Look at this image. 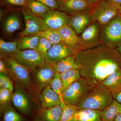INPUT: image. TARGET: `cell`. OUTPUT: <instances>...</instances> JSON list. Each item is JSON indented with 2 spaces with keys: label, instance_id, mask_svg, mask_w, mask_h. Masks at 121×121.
Masks as SVG:
<instances>
[{
  "label": "cell",
  "instance_id": "1",
  "mask_svg": "<svg viewBox=\"0 0 121 121\" xmlns=\"http://www.w3.org/2000/svg\"><path fill=\"white\" fill-rule=\"evenodd\" d=\"M75 61L81 78L94 84L121 68V56L117 49L102 45L77 52Z\"/></svg>",
  "mask_w": 121,
  "mask_h": 121
},
{
  "label": "cell",
  "instance_id": "2",
  "mask_svg": "<svg viewBox=\"0 0 121 121\" xmlns=\"http://www.w3.org/2000/svg\"><path fill=\"white\" fill-rule=\"evenodd\" d=\"M113 99L110 91L101 83L95 84L76 106L77 109L102 111L109 105Z\"/></svg>",
  "mask_w": 121,
  "mask_h": 121
},
{
  "label": "cell",
  "instance_id": "3",
  "mask_svg": "<svg viewBox=\"0 0 121 121\" xmlns=\"http://www.w3.org/2000/svg\"><path fill=\"white\" fill-rule=\"evenodd\" d=\"M7 66L8 75L23 89L35 94L37 93L30 76V71L12 57L1 58Z\"/></svg>",
  "mask_w": 121,
  "mask_h": 121
},
{
  "label": "cell",
  "instance_id": "4",
  "mask_svg": "<svg viewBox=\"0 0 121 121\" xmlns=\"http://www.w3.org/2000/svg\"><path fill=\"white\" fill-rule=\"evenodd\" d=\"M102 45L116 49L121 43V15H117L102 26L100 35Z\"/></svg>",
  "mask_w": 121,
  "mask_h": 121
},
{
  "label": "cell",
  "instance_id": "5",
  "mask_svg": "<svg viewBox=\"0 0 121 121\" xmlns=\"http://www.w3.org/2000/svg\"><path fill=\"white\" fill-rule=\"evenodd\" d=\"M120 6L105 0H101L93 5L91 11L93 22L102 26L119 14Z\"/></svg>",
  "mask_w": 121,
  "mask_h": 121
},
{
  "label": "cell",
  "instance_id": "6",
  "mask_svg": "<svg viewBox=\"0 0 121 121\" xmlns=\"http://www.w3.org/2000/svg\"><path fill=\"white\" fill-rule=\"evenodd\" d=\"M95 84L80 78L64 91L62 95L63 102L66 104L76 106Z\"/></svg>",
  "mask_w": 121,
  "mask_h": 121
},
{
  "label": "cell",
  "instance_id": "7",
  "mask_svg": "<svg viewBox=\"0 0 121 121\" xmlns=\"http://www.w3.org/2000/svg\"><path fill=\"white\" fill-rule=\"evenodd\" d=\"M12 57L32 73L45 63L44 59L35 50L19 51Z\"/></svg>",
  "mask_w": 121,
  "mask_h": 121
},
{
  "label": "cell",
  "instance_id": "8",
  "mask_svg": "<svg viewBox=\"0 0 121 121\" xmlns=\"http://www.w3.org/2000/svg\"><path fill=\"white\" fill-rule=\"evenodd\" d=\"M70 17L62 11L50 10L40 18L43 31L47 29L59 30L68 24Z\"/></svg>",
  "mask_w": 121,
  "mask_h": 121
},
{
  "label": "cell",
  "instance_id": "9",
  "mask_svg": "<svg viewBox=\"0 0 121 121\" xmlns=\"http://www.w3.org/2000/svg\"><path fill=\"white\" fill-rule=\"evenodd\" d=\"M33 83L37 92H40L48 85L50 84L56 73L50 64H43L32 72Z\"/></svg>",
  "mask_w": 121,
  "mask_h": 121
},
{
  "label": "cell",
  "instance_id": "10",
  "mask_svg": "<svg viewBox=\"0 0 121 121\" xmlns=\"http://www.w3.org/2000/svg\"><path fill=\"white\" fill-rule=\"evenodd\" d=\"M63 43L76 53L87 49L83 41L68 25L58 30Z\"/></svg>",
  "mask_w": 121,
  "mask_h": 121
},
{
  "label": "cell",
  "instance_id": "11",
  "mask_svg": "<svg viewBox=\"0 0 121 121\" xmlns=\"http://www.w3.org/2000/svg\"><path fill=\"white\" fill-rule=\"evenodd\" d=\"M101 26L96 22H93L85 29L79 35L87 49L102 45L100 35Z\"/></svg>",
  "mask_w": 121,
  "mask_h": 121
},
{
  "label": "cell",
  "instance_id": "12",
  "mask_svg": "<svg viewBox=\"0 0 121 121\" xmlns=\"http://www.w3.org/2000/svg\"><path fill=\"white\" fill-rule=\"evenodd\" d=\"M60 11L72 16L90 11L94 5L89 4L85 0H58Z\"/></svg>",
  "mask_w": 121,
  "mask_h": 121
},
{
  "label": "cell",
  "instance_id": "13",
  "mask_svg": "<svg viewBox=\"0 0 121 121\" xmlns=\"http://www.w3.org/2000/svg\"><path fill=\"white\" fill-rule=\"evenodd\" d=\"M76 54L70 48L63 42L54 44L45 55V63L52 65L62 59Z\"/></svg>",
  "mask_w": 121,
  "mask_h": 121
},
{
  "label": "cell",
  "instance_id": "14",
  "mask_svg": "<svg viewBox=\"0 0 121 121\" xmlns=\"http://www.w3.org/2000/svg\"><path fill=\"white\" fill-rule=\"evenodd\" d=\"M21 13L25 24V28L20 33L21 37L35 35L36 33L43 31L40 18L33 13L27 8L23 9Z\"/></svg>",
  "mask_w": 121,
  "mask_h": 121
},
{
  "label": "cell",
  "instance_id": "15",
  "mask_svg": "<svg viewBox=\"0 0 121 121\" xmlns=\"http://www.w3.org/2000/svg\"><path fill=\"white\" fill-rule=\"evenodd\" d=\"M12 101L13 105L20 112L28 114L31 109L30 99L24 90L17 83L13 93Z\"/></svg>",
  "mask_w": 121,
  "mask_h": 121
},
{
  "label": "cell",
  "instance_id": "16",
  "mask_svg": "<svg viewBox=\"0 0 121 121\" xmlns=\"http://www.w3.org/2000/svg\"><path fill=\"white\" fill-rule=\"evenodd\" d=\"M91 10L70 16L67 25L77 35H80L87 26L93 23L91 17Z\"/></svg>",
  "mask_w": 121,
  "mask_h": 121
},
{
  "label": "cell",
  "instance_id": "17",
  "mask_svg": "<svg viewBox=\"0 0 121 121\" xmlns=\"http://www.w3.org/2000/svg\"><path fill=\"white\" fill-rule=\"evenodd\" d=\"M39 98L43 108H51L60 105L62 102L60 96L52 89L50 84L42 90Z\"/></svg>",
  "mask_w": 121,
  "mask_h": 121
},
{
  "label": "cell",
  "instance_id": "18",
  "mask_svg": "<svg viewBox=\"0 0 121 121\" xmlns=\"http://www.w3.org/2000/svg\"><path fill=\"white\" fill-rule=\"evenodd\" d=\"M75 121H102L101 111L88 109H77Z\"/></svg>",
  "mask_w": 121,
  "mask_h": 121
},
{
  "label": "cell",
  "instance_id": "19",
  "mask_svg": "<svg viewBox=\"0 0 121 121\" xmlns=\"http://www.w3.org/2000/svg\"><path fill=\"white\" fill-rule=\"evenodd\" d=\"M21 25V17L20 14L12 13L4 20L3 24L4 30L6 35L10 36L20 28Z\"/></svg>",
  "mask_w": 121,
  "mask_h": 121
},
{
  "label": "cell",
  "instance_id": "20",
  "mask_svg": "<svg viewBox=\"0 0 121 121\" xmlns=\"http://www.w3.org/2000/svg\"><path fill=\"white\" fill-rule=\"evenodd\" d=\"M75 54L66 57L51 65L56 73L61 74L71 69H78L75 61Z\"/></svg>",
  "mask_w": 121,
  "mask_h": 121
},
{
  "label": "cell",
  "instance_id": "21",
  "mask_svg": "<svg viewBox=\"0 0 121 121\" xmlns=\"http://www.w3.org/2000/svg\"><path fill=\"white\" fill-rule=\"evenodd\" d=\"M62 109L60 105L47 108H43L39 113L43 121H60Z\"/></svg>",
  "mask_w": 121,
  "mask_h": 121
},
{
  "label": "cell",
  "instance_id": "22",
  "mask_svg": "<svg viewBox=\"0 0 121 121\" xmlns=\"http://www.w3.org/2000/svg\"><path fill=\"white\" fill-rule=\"evenodd\" d=\"M121 107V104L113 99L111 104L101 111L102 121H114L120 113Z\"/></svg>",
  "mask_w": 121,
  "mask_h": 121
},
{
  "label": "cell",
  "instance_id": "23",
  "mask_svg": "<svg viewBox=\"0 0 121 121\" xmlns=\"http://www.w3.org/2000/svg\"><path fill=\"white\" fill-rule=\"evenodd\" d=\"M39 37L36 35L21 37L17 40V47L19 51L35 50L39 43Z\"/></svg>",
  "mask_w": 121,
  "mask_h": 121
},
{
  "label": "cell",
  "instance_id": "24",
  "mask_svg": "<svg viewBox=\"0 0 121 121\" xmlns=\"http://www.w3.org/2000/svg\"><path fill=\"white\" fill-rule=\"evenodd\" d=\"M19 51L17 41L7 42L2 39H0V58L12 57Z\"/></svg>",
  "mask_w": 121,
  "mask_h": 121
},
{
  "label": "cell",
  "instance_id": "25",
  "mask_svg": "<svg viewBox=\"0 0 121 121\" xmlns=\"http://www.w3.org/2000/svg\"><path fill=\"white\" fill-rule=\"evenodd\" d=\"M60 77L63 84L64 92L72 83L81 78L78 69L67 71L60 74Z\"/></svg>",
  "mask_w": 121,
  "mask_h": 121
},
{
  "label": "cell",
  "instance_id": "26",
  "mask_svg": "<svg viewBox=\"0 0 121 121\" xmlns=\"http://www.w3.org/2000/svg\"><path fill=\"white\" fill-rule=\"evenodd\" d=\"M26 8L39 18L50 10L43 4L35 0H27Z\"/></svg>",
  "mask_w": 121,
  "mask_h": 121
},
{
  "label": "cell",
  "instance_id": "27",
  "mask_svg": "<svg viewBox=\"0 0 121 121\" xmlns=\"http://www.w3.org/2000/svg\"><path fill=\"white\" fill-rule=\"evenodd\" d=\"M101 83L110 91L119 86L121 84V68L109 75Z\"/></svg>",
  "mask_w": 121,
  "mask_h": 121
},
{
  "label": "cell",
  "instance_id": "28",
  "mask_svg": "<svg viewBox=\"0 0 121 121\" xmlns=\"http://www.w3.org/2000/svg\"><path fill=\"white\" fill-rule=\"evenodd\" d=\"M9 105V103L0 105L3 111V121H23L22 117Z\"/></svg>",
  "mask_w": 121,
  "mask_h": 121
},
{
  "label": "cell",
  "instance_id": "29",
  "mask_svg": "<svg viewBox=\"0 0 121 121\" xmlns=\"http://www.w3.org/2000/svg\"><path fill=\"white\" fill-rule=\"evenodd\" d=\"M35 35L47 39L52 45L62 42V38L58 30L47 29L39 32Z\"/></svg>",
  "mask_w": 121,
  "mask_h": 121
},
{
  "label": "cell",
  "instance_id": "30",
  "mask_svg": "<svg viewBox=\"0 0 121 121\" xmlns=\"http://www.w3.org/2000/svg\"><path fill=\"white\" fill-rule=\"evenodd\" d=\"M60 105L62 109L60 121H75L74 114L77 110L76 106L66 104L63 102Z\"/></svg>",
  "mask_w": 121,
  "mask_h": 121
},
{
  "label": "cell",
  "instance_id": "31",
  "mask_svg": "<svg viewBox=\"0 0 121 121\" xmlns=\"http://www.w3.org/2000/svg\"><path fill=\"white\" fill-rule=\"evenodd\" d=\"M50 85L52 89L58 95L63 102L64 86L60 77V74L56 73Z\"/></svg>",
  "mask_w": 121,
  "mask_h": 121
},
{
  "label": "cell",
  "instance_id": "32",
  "mask_svg": "<svg viewBox=\"0 0 121 121\" xmlns=\"http://www.w3.org/2000/svg\"><path fill=\"white\" fill-rule=\"evenodd\" d=\"M52 44L47 39L43 37H39V40L35 50L44 59L48 50L52 46Z\"/></svg>",
  "mask_w": 121,
  "mask_h": 121
},
{
  "label": "cell",
  "instance_id": "33",
  "mask_svg": "<svg viewBox=\"0 0 121 121\" xmlns=\"http://www.w3.org/2000/svg\"><path fill=\"white\" fill-rule=\"evenodd\" d=\"M0 87L6 89L12 92L13 86L12 81L7 74L0 72Z\"/></svg>",
  "mask_w": 121,
  "mask_h": 121
},
{
  "label": "cell",
  "instance_id": "34",
  "mask_svg": "<svg viewBox=\"0 0 121 121\" xmlns=\"http://www.w3.org/2000/svg\"><path fill=\"white\" fill-rule=\"evenodd\" d=\"M12 92L8 89L0 87V105L8 104L12 100Z\"/></svg>",
  "mask_w": 121,
  "mask_h": 121
},
{
  "label": "cell",
  "instance_id": "35",
  "mask_svg": "<svg viewBox=\"0 0 121 121\" xmlns=\"http://www.w3.org/2000/svg\"><path fill=\"white\" fill-rule=\"evenodd\" d=\"M41 3L50 10H56L59 8L58 0H35Z\"/></svg>",
  "mask_w": 121,
  "mask_h": 121
},
{
  "label": "cell",
  "instance_id": "36",
  "mask_svg": "<svg viewBox=\"0 0 121 121\" xmlns=\"http://www.w3.org/2000/svg\"><path fill=\"white\" fill-rule=\"evenodd\" d=\"M110 91L113 99L121 104V84Z\"/></svg>",
  "mask_w": 121,
  "mask_h": 121
},
{
  "label": "cell",
  "instance_id": "37",
  "mask_svg": "<svg viewBox=\"0 0 121 121\" xmlns=\"http://www.w3.org/2000/svg\"><path fill=\"white\" fill-rule=\"evenodd\" d=\"M4 1L8 4L26 8L27 0H4Z\"/></svg>",
  "mask_w": 121,
  "mask_h": 121
},
{
  "label": "cell",
  "instance_id": "38",
  "mask_svg": "<svg viewBox=\"0 0 121 121\" xmlns=\"http://www.w3.org/2000/svg\"><path fill=\"white\" fill-rule=\"evenodd\" d=\"M0 72L4 73L8 75L7 66L4 60L0 59Z\"/></svg>",
  "mask_w": 121,
  "mask_h": 121
},
{
  "label": "cell",
  "instance_id": "39",
  "mask_svg": "<svg viewBox=\"0 0 121 121\" xmlns=\"http://www.w3.org/2000/svg\"><path fill=\"white\" fill-rule=\"evenodd\" d=\"M105 0L114 3L115 4L118 5L119 6H121V0Z\"/></svg>",
  "mask_w": 121,
  "mask_h": 121
},
{
  "label": "cell",
  "instance_id": "40",
  "mask_svg": "<svg viewBox=\"0 0 121 121\" xmlns=\"http://www.w3.org/2000/svg\"><path fill=\"white\" fill-rule=\"evenodd\" d=\"M90 4L94 5L101 0H85Z\"/></svg>",
  "mask_w": 121,
  "mask_h": 121
},
{
  "label": "cell",
  "instance_id": "41",
  "mask_svg": "<svg viewBox=\"0 0 121 121\" xmlns=\"http://www.w3.org/2000/svg\"><path fill=\"white\" fill-rule=\"evenodd\" d=\"M114 121H121V114H118Z\"/></svg>",
  "mask_w": 121,
  "mask_h": 121
},
{
  "label": "cell",
  "instance_id": "42",
  "mask_svg": "<svg viewBox=\"0 0 121 121\" xmlns=\"http://www.w3.org/2000/svg\"><path fill=\"white\" fill-rule=\"evenodd\" d=\"M117 50L118 51V52L120 54V55L121 56V43H120V44L118 45V46L117 47Z\"/></svg>",
  "mask_w": 121,
  "mask_h": 121
},
{
  "label": "cell",
  "instance_id": "43",
  "mask_svg": "<svg viewBox=\"0 0 121 121\" xmlns=\"http://www.w3.org/2000/svg\"><path fill=\"white\" fill-rule=\"evenodd\" d=\"M119 14H121V6H120L119 10Z\"/></svg>",
  "mask_w": 121,
  "mask_h": 121
},
{
  "label": "cell",
  "instance_id": "44",
  "mask_svg": "<svg viewBox=\"0 0 121 121\" xmlns=\"http://www.w3.org/2000/svg\"><path fill=\"white\" fill-rule=\"evenodd\" d=\"M120 113L121 114V110H120Z\"/></svg>",
  "mask_w": 121,
  "mask_h": 121
},
{
  "label": "cell",
  "instance_id": "45",
  "mask_svg": "<svg viewBox=\"0 0 121 121\" xmlns=\"http://www.w3.org/2000/svg\"></svg>",
  "mask_w": 121,
  "mask_h": 121
},
{
  "label": "cell",
  "instance_id": "46",
  "mask_svg": "<svg viewBox=\"0 0 121 121\" xmlns=\"http://www.w3.org/2000/svg\"><path fill=\"white\" fill-rule=\"evenodd\" d=\"M120 15H121V14H120Z\"/></svg>",
  "mask_w": 121,
  "mask_h": 121
}]
</instances>
